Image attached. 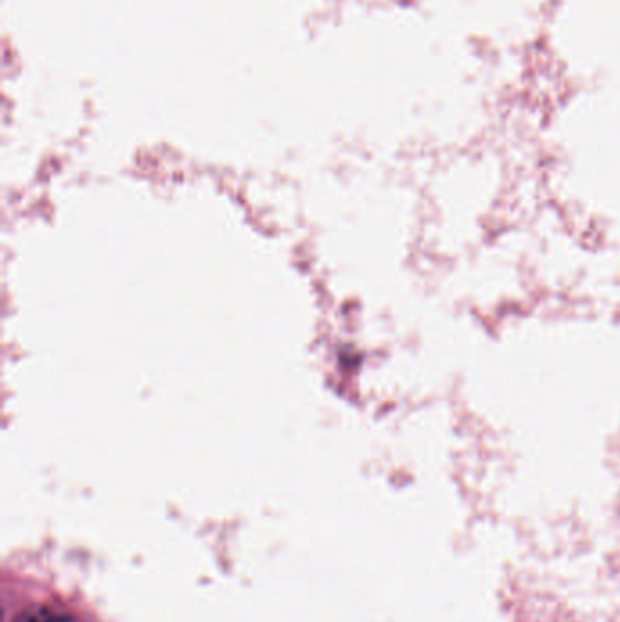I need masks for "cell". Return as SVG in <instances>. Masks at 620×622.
Listing matches in <instances>:
<instances>
[{
    "instance_id": "obj_1",
    "label": "cell",
    "mask_w": 620,
    "mask_h": 622,
    "mask_svg": "<svg viewBox=\"0 0 620 622\" xmlns=\"http://www.w3.org/2000/svg\"><path fill=\"white\" fill-rule=\"evenodd\" d=\"M13 622H77L70 615H55L48 608L42 606H33L17 615V619Z\"/></svg>"
}]
</instances>
